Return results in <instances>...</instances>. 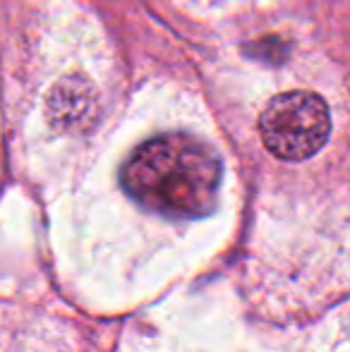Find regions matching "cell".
Masks as SVG:
<instances>
[{
    "instance_id": "obj_1",
    "label": "cell",
    "mask_w": 350,
    "mask_h": 352,
    "mask_svg": "<svg viewBox=\"0 0 350 352\" xmlns=\"http://www.w3.org/2000/svg\"><path fill=\"white\" fill-rule=\"evenodd\" d=\"M223 163L206 142L168 132L140 144L120 170V185L142 209L171 221H195L214 211Z\"/></svg>"
},
{
    "instance_id": "obj_2",
    "label": "cell",
    "mask_w": 350,
    "mask_h": 352,
    "mask_svg": "<svg viewBox=\"0 0 350 352\" xmlns=\"http://www.w3.org/2000/svg\"><path fill=\"white\" fill-rule=\"evenodd\" d=\"M259 135L271 156L307 161L329 142L331 116L319 94L288 91L271 98L259 118Z\"/></svg>"
}]
</instances>
